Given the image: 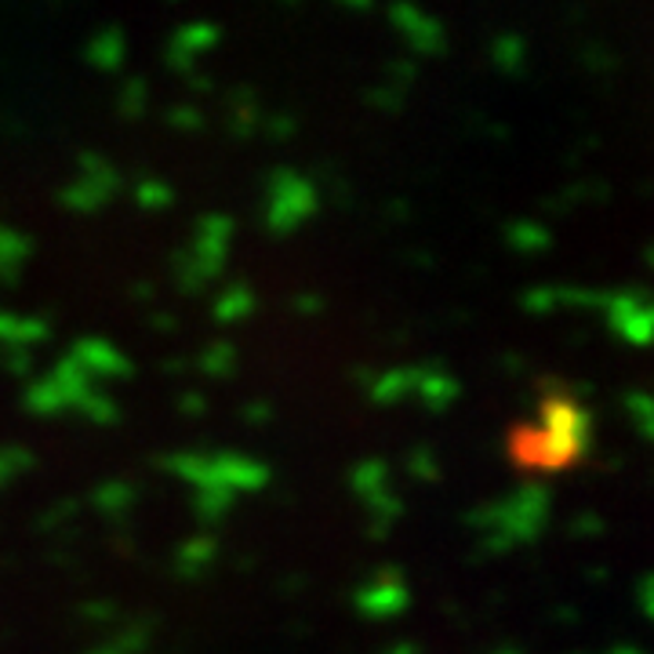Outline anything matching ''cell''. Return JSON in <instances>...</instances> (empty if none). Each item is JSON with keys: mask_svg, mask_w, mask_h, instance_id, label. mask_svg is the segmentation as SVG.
Wrapping results in <instances>:
<instances>
[{"mask_svg": "<svg viewBox=\"0 0 654 654\" xmlns=\"http://www.w3.org/2000/svg\"><path fill=\"white\" fill-rule=\"evenodd\" d=\"M579 443H582V422L574 408L568 415H549L545 426L539 429V451H534V458L539 462H564V458L579 451Z\"/></svg>", "mask_w": 654, "mask_h": 654, "instance_id": "obj_1", "label": "cell"}, {"mask_svg": "<svg viewBox=\"0 0 654 654\" xmlns=\"http://www.w3.org/2000/svg\"><path fill=\"white\" fill-rule=\"evenodd\" d=\"M30 255V237L19 229L0 226V284H16L19 262Z\"/></svg>", "mask_w": 654, "mask_h": 654, "instance_id": "obj_2", "label": "cell"}, {"mask_svg": "<svg viewBox=\"0 0 654 654\" xmlns=\"http://www.w3.org/2000/svg\"><path fill=\"white\" fill-rule=\"evenodd\" d=\"M48 327L37 317H11V313H0V343L4 346H30L37 338H44Z\"/></svg>", "mask_w": 654, "mask_h": 654, "instance_id": "obj_3", "label": "cell"}, {"mask_svg": "<svg viewBox=\"0 0 654 654\" xmlns=\"http://www.w3.org/2000/svg\"><path fill=\"white\" fill-rule=\"evenodd\" d=\"M51 382L62 389L65 400L81 403L88 392H84V368H81V357H62L55 364V375H51Z\"/></svg>", "mask_w": 654, "mask_h": 654, "instance_id": "obj_4", "label": "cell"}, {"mask_svg": "<svg viewBox=\"0 0 654 654\" xmlns=\"http://www.w3.org/2000/svg\"><path fill=\"white\" fill-rule=\"evenodd\" d=\"M65 403L62 397V389L51 382V378H37V382L25 389V408L37 411V415H51V411H59Z\"/></svg>", "mask_w": 654, "mask_h": 654, "instance_id": "obj_5", "label": "cell"}, {"mask_svg": "<svg viewBox=\"0 0 654 654\" xmlns=\"http://www.w3.org/2000/svg\"><path fill=\"white\" fill-rule=\"evenodd\" d=\"M25 466H33V454L19 448V443H4V448H0V488Z\"/></svg>", "mask_w": 654, "mask_h": 654, "instance_id": "obj_6", "label": "cell"}, {"mask_svg": "<svg viewBox=\"0 0 654 654\" xmlns=\"http://www.w3.org/2000/svg\"><path fill=\"white\" fill-rule=\"evenodd\" d=\"M0 360H4V368L11 375H30V352H25V346H4L0 349Z\"/></svg>", "mask_w": 654, "mask_h": 654, "instance_id": "obj_7", "label": "cell"}, {"mask_svg": "<svg viewBox=\"0 0 654 654\" xmlns=\"http://www.w3.org/2000/svg\"><path fill=\"white\" fill-rule=\"evenodd\" d=\"M76 357L99 364V368H121V364L113 360L110 346H99V343H81V346H76Z\"/></svg>", "mask_w": 654, "mask_h": 654, "instance_id": "obj_8", "label": "cell"}, {"mask_svg": "<svg viewBox=\"0 0 654 654\" xmlns=\"http://www.w3.org/2000/svg\"><path fill=\"white\" fill-rule=\"evenodd\" d=\"M113 51H116V41H113V37H110V41H99V44H95V59H99V62H113Z\"/></svg>", "mask_w": 654, "mask_h": 654, "instance_id": "obj_9", "label": "cell"}]
</instances>
